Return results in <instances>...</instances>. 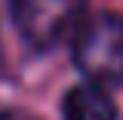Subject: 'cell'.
<instances>
[{"label":"cell","instance_id":"obj_1","mask_svg":"<svg viewBox=\"0 0 123 120\" xmlns=\"http://www.w3.org/2000/svg\"><path fill=\"white\" fill-rule=\"evenodd\" d=\"M74 37V65L89 83L117 86L123 83V15L95 13L83 19Z\"/></svg>","mask_w":123,"mask_h":120},{"label":"cell","instance_id":"obj_4","mask_svg":"<svg viewBox=\"0 0 123 120\" xmlns=\"http://www.w3.org/2000/svg\"><path fill=\"white\" fill-rule=\"evenodd\" d=\"M0 120H37L28 111H18V108H9V111H0Z\"/></svg>","mask_w":123,"mask_h":120},{"label":"cell","instance_id":"obj_3","mask_svg":"<svg viewBox=\"0 0 123 120\" xmlns=\"http://www.w3.org/2000/svg\"><path fill=\"white\" fill-rule=\"evenodd\" d=\"M65 120H117V102L98 83H77L62 99Z\"/></svg>","mask_w":123,"mask_h":120},{"label":"cell","instance_id":"obj_2","mask_svg":"<svg viewBox=\"0 0 123 120\" xmlns=\"http://www.w3.org/2000/svg\"><path fill=\"white\" fill-rule=\"evenodd\" d=\"M86 15V0H12V22L34 49L68 40Z\"/></svg>","mask_w":123,"mask_h":120}]
</instances>
